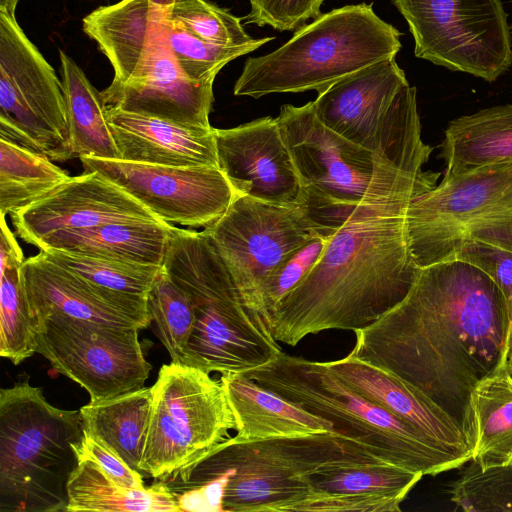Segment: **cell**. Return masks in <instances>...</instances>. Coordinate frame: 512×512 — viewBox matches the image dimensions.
I'll use <instances>...</instances> for the list:
<instances>
[{
  "mask_svg": "<svg viewBox=\"0 0 512 512\" xmlns=\"http://www.w3.org/2000/svg\"><path fill=\"white\" fill-rule=\"evenodd\" d=\"M509 332L495 283L452 259L420 268L401 302L354 331L350 354L418 388L455 420L467 441L471 392L506 361Z\"/></svg>",
  "mask_w": 512,
  "mask_h": 512,
  "instance_id": "6da1fadb",
  "label": "cell"
},
{
  "mask_svg": "<svg viewBox=\"0 0 512 512\" xmlns=\"http://www.w3.org/2000/svg\"><path fill=\"white\" fill-rule=\"evenodd\" d=\"M429 190L412 188L358 205L270 314L274 339L295 346L325 330L364 329L401 302L420 270L409 249L407 212Z\"/></svg>",
  "mask_w": 512,
  "mask_h": 512,
  "instance_id": "7a4b0ae2",
  "label": "cell"
},
{
  "mask_svg": "<svg viewBox=\"0 0 512 512\" xmlns=\"http://www.w3.org/2000/svg\"><path fill=\"white\" fill-rule=\"evenodd\" d=\"M277 119L301 183L299 203L324 227L338 229L363 202L437 185L440 174L424 170L433 149L399 160L372 152L326 127L313 101L283 105Z\"/></svg>",
  "mask_w": 512,
  "mask_h": 512,
  "instance_id": "3957f363",
  "label": "cell"
},
{
  "mask_svg": "<svg viewBox=\"0 0 512 512\" xmlns=\"http://www.w3.org/2000/svg\"><path fill=\"white\" fill-rule=\"evenodd\" d=\"M384 461L335 431L236 441L229 437L170 476H226L222 512H300L312 496L309 475L329 463Z\"/></svg>",
  "mask_w": 512,
  "mask_h": 512,
  "instance_id": "277c9868",
  "label": "cell"
},
{
  "mask_svg": "<svg viewBox=\"0 0 512 512\" xmlns=\"http://www.w3.org/2000/svg\"><path fill=\"white\" fill-rule=\"evenodd\" d=\"M163 268L188 295L195 324L186 365L208 373H243L274 359L281 348L264 319L244 303L204 231L172 224Z\"/></svg>",
  "mask_w": 512,
  "mask_h": 512,
  "instance_id": "5b68a950",
  "label": "cell"
},
{
  "mask_svg": "<svg viewBox=\"0 0 512 512\" xmlns=\"http://www.w3.org/2000/svg\"><path fill=\"white\" fill-rule=\"evenodd\" d=\"M260 386L331 422L334 430L368 448L378 458L434 476L471 460L425 437L370 402L326 364L280 352L263 366L243 372Z\"/></svg>",
  "mask_w": 512,
  "mask_h": 512,
  "instance_id": "8992f818",
  "label": "cell"
},
{
  "mask_svg": "<svg viewBox=\"0 0 512 512\" xmlns=\"http://www.w3.org/2000/svg\"><path fill=\"white\" fill-rule=\"evenodd\" d=\"M84 437L80 410L52 406L29 377L0 390V512H66Z\"/></svg>",
  "mask_w": 512,
  "mask_h": 512,
  "instance_id": "52a82bcc",
  "label": "cell"
},
{
  "mask_svg": "<svg viewBox=\"0 0 512 512\" xmlns=\"http://www.w3.org/2000/svg\"><path fill=\"white\" fill-rule=\"evenodd\" d=\"M400 32L382 20L371 4L347 5L299 27L275 51L249 57L235 82V96L318 93L369 65L395 58Z\"/></svg>",
  "mask_w": 512,
  "mask_h": 512,
  "instance_id": "ba28073f",
  "label": "cell"
},
{
  "mask_svg": "<svg viewBox=\"0 0 512 512\" xmlns=\"http://www.w3.org/2000/svg\"><path fill=\"white\" fill-rule=\"evenodd\" d=\"M406 223L420 268L452 260L473 241L512 251V163L443 177L411 203Z\"/></svg>",
  "mask_w": 512,
  "mask_h": 512,
  "instance_id": "9c48e42d",
  "label": "cell"
},
{
  "mask_svg": "<svg viewBox=\"0 0 512 512\" xmlns=\"http://www.w3.org/2000/svg\"><path fill=\"white\" fill-rule=\"evenodd\" d=\"M189 365L164 364L152 401L140 472L162 480L228 439L236 422L220 380Z\"/></svg>",
  "mask_w": 512,
  "mask_h": 512,
  "instance_id": "30bf717a",
  "label": "cell"
},
{
  "mask_svg": "<svg viewBox=\"0 0 512 512\" xmlns=\"http://www.w3.org/2000/svg\"><path fill=\"white\" fill-rule=\"evenodd\" d=\"M203 231L245 305L265 322L263 289L271 275L317 234L335 233L322 228L299 202L282 205L241 195Z\"/></svg>",
  "mask_w": 512,
  "mask_h": 512,
  "instance_id": "8fae6325",
  "label": "cell"
},
{
  "mask_svg": "<svg viewBox=\"0 0 512 512\" xmlns=\"http://www.w3.org/2000/svg\"><path fill=\"white\" fill-rule=\"evenodd\" d=\"M0 139L52 161L74 158L62 83L16 18L0 13Z\"/></svg>",
  "mask_w": 512,
  "mask_h": 512,
  "instance_id": "7c38bea8",
  "label": "cell"
},
{
  "mask_svg": "<svg viewBox=\"0 0 512 512\" xmlns=\"http://www.w3.org/2000/svg\"><path fill=\"white\" fill-rule=\"evenodd\" d=\"M408 23L417 58L496 81L512 65L501 0H391Z\"/></svg>",
  "mask_w": 512,
  "mask_h": 512,
  "instance_id": "4fadbf2b",
  "label": "cell"
},
{
  "mask_svg": "<svg viewBox=\"0 0 512 512\" xmlns=\"http://www.w3.org/2000/svg\"><path fill=\"white\" fill-rule=\"evenodd\" d=\"M36 353L53 369L82 386L90 402L140 389L152 365L138 328L118 327L61 314L32 316Z\"/></svg>",
  "mask_w": 512,
  "mask_h": 512,
  "instance_id": "5bb4252c",
  "label": "cell"
},
{
  "mask_svg": "<svg viewBox=\"0 0 512 512\" xmlns=\"http://www.w3.org/2000/svg\"><path fill=\"white\" fill-rule=\"evenodd\" d=\"M80 161L84 172L103 175L169 224L205 229L239 196L215 166H165L94 157H80Z\"/></svg>",
  "mask_w": 512,
  "mask_h": 512,
  "instance_id": "9a60e30c",
  "label": "cell"
},
{
  "mask_svg": "<svg viewBox=\"0 0 512 512\" xmlns=\"http://www.w3.org/2000/svg\"><path fill=\"white\" fill-rule=\"evenodd\" d=\"M174 0H160L147 39L124 82L101 91L105 106L191 128H211L213 82L190 80L167 39Z\"/></svg>",
  "mask_w": 512,
  "mask_h": 512,
  "instance_id": "2e32d148",
  "label": "cell"
},
{
  "mask_svg": "<svg viewBox=\"0 0 512 512\" xmlns=\"http://www.w3.org/2000/svg\"><path fill=\"white\" fill-rule=\"evenodd\" d=\"M10 217L17 236L35 247L62 231L118 222L161 221L124 189L97 172L70 177Z\"/></svg>",
  "mask_w": 512,
  "mask_h": 512,
  "instance_id": "e0dca14e",
  "label": "cell"
},
{
  "mask_svg": "<svg viewBox=\"0 0 512 512\" xmlns=\"http://www.w3.org/2000/svg\"><path fill=\"white\" fill-rule=\"evenodd\" d=\"M218 166L238 195L293 205L301 183L277 117L215 129Z\"/></svg>",
  "mask_w": 512,
  "mask_h": 512,
  "instance_id": "ac0fdd59",
  "label": "cell"
},
{
  "mask_svg": "<svg viewBox=\"0 0 512 512\" xmlns=\"http://www.w3.org/2000/svg\"><path fill=\"white\" fill-rule=\"evenodd\" d=\"M20 276L32 316L61 314L138 329L151 323L146 296L94 285L51 260L42 250L25 259L20 267Z\"/></svg>",
  "mask_w": 512,
  "mask_h": 512,
  "instance_id": "d6986e66",
  "label": "cell"
},
{
  "mask_svg": "<svg viewBox=\"0 0 512 512\" xmlns=\"http://www.w3.org/2000/svg\"><path fill=\"white\" fill-rule=\"evenodd\" d=\"M409 84L395 58L354 72L318 93V119L351 142L380 153L385 122L394 98ZM381 154V153H380Z\"/></svg>",
  "mask_w": 512,
  "mask_h": 512,
  "instance_id": "ffe728a7",
  "label": "cell"
},
{
  "mask_svg": "<svg viewBox=\"0 0 512 512\" xmlns=\"http://www.w3.org/2000/svg\"><path fill=\"white\" fill-rule=\"evenodd\" d=\"M423 476L385 461L329 463L309 475L305 512H399Z\"/></svg>",
  "mask_w": 512,
  "mask_h": 512,
  "instance_id": "44dd1931",
  "label": "cell"
},
{
  "mask_svg": "<svg viewBox=\"0 0 512 512\" xmlns=\"http://www.w3.org/2000/svg\"><path fill=\"white\" fill-rule=\"evenodd\" d=\"M326 364L355 392L393 414L425 437L471 456L461 427L412 384L350 353Z\"/></svg>",
  "mask_w": 512,
  "mask_h": 512,
  "instance_id": "7402d4cb",
  "label": "cell"
},
{
  "mask_svg": "<svg viewBox=\"0 0 512 512\" xmlns=\"http://www.w3.org/2000/svg\"><path fill=\"white\" fill-rule=\"evenodd\" d=\"M119 159L165 166H218L215 128H191L106 106Z\"/></svg>",
  "mask_w": 512,
  "mask_h": 512,
  "instance_id": "603a6c76",
  "label": "cell"
},
{
  "mask_svg": "<svg viewBox=\"0 0 512 512\" xmlns=\"http://www.w3.org/2000/svg\"><path fill=\"white\" fill-rule=\"evenodd\" d=\"M220 381L235 418L236 441L335 431L330 421L260 386L243 373L222 374Z\"/></svg>",
  "mask_w": 512,
  "mask_h": 512,
  "instance_id": "cb8c5ba5",
  "label": "cell"
},
{
  "mask_svg": "<svg viewBox=\"0 0 512 512\" xmlns=\"http://www.w3.org/2000/svg\"><path fill=\"white\" fill-rule=\"evenodd\" d=\"M169 223L138 221L109 223L89 229L50 235L36 248L59 249L82 255L161 267L164 262Z\"/></svg>",
  "mask_w": 512,
  "mask_h": 512,
  "instance_id": "d4e9b609",
  "label": "cell"
},
{
  "mask_svg": "<svg viewBox=\"0 0 512 512\" xmlns=\"http://www.w3.org/2000/svg\"><path fill=\"white\" fill-rule=\"evenodd\" d=\"M468 445L481 470L512 465V375L506 361L473 388Z\"/></svg>",
  "mask_w": 512,
  "mask_h": 512,
  "instance_id": "484cf974",
  "label": "cell"
},
{
  "mask_svg": "<svg viewBox=\"0 0 512 512\" xmlns=\"http://www.w3.org/2000/svg\"><path fill=\"white\" fill-rule=\"evenodd\" d=\"M440 156L445 162L444 177L512 163V104L452 120L445 130Z\"/></svg>",
  "mask_w": 512,
  "mask_h": 512,
  "instance_id": "4316f807",
  "label": "cell"
},
{
  "mask_svg": "<svg viewBox=\"0 0 512 512\" xmlns=\"http://www.w3.org/2000/svg\"><path fill=\"white\" fill-rule=\"evenodd\" d=\"M77 454L79 462L67 486L66 512H179L162 480L147 488H126L115 483L91 458L78 451Z\"/></svg>",
  "mask_w": 512,
  "mask_h": 512,
  "instance_id": "83f0119b",
  "label": "cell"
},
{
  "mask_svg": "<svg viewBox=\"0 0 512 512\" xmlns=\"http://www.w3.org/2000/svg\"><path fill=\"white\" fill-rule=\"evenodd\" d=\"M59 56L74 157L119 159L101 92L91 84L83 70L63 50H59Z\"/></svg>",
  "mask_w": 512,
  "mask_h": 512,
  "instance_id": "f1b7e54d",
  "label": "cell"
},
{
  "mask_svg": "<svg viewBox=\"0 0 512 512\" xmlns=\"http://www.w3.org/2000/svg\"><path fill=\"white\" fill-rule=\"evenodd\" d=\"M151 387L89 402L79 410L84 429L103 440L140 472L151 412ZM141 473V472H140Z\"/></svg>",
  "mask_w": 512,
  "mask_h": 512,
  "instance_id": "f546056e",
  "label": "cell"
},
{
  "mask_svg": "<svg viewBox=\"0 0 512 512\" xmlns=\"http://www.w3.org/2000/svg\"><path fill=\"white\" fill-rule=\"evenodd\" d=\"M47 156L0 139V212H17L67 181Z\"/></svg>",
  "mask_w": 512,
  "mask_h": 512,
  "instance_id": "4dcf8cb0",
  "label": "cell"
},
{
  "mask_svg": "<svg viewBox=\"0 0 512 512\" xmlns=\"http://www.w3.org/2000/svg\"><path fill=\"white\" fill-rule=\"evenodd\" d=\"M147 307L158 337L172 362L186 365L187 346L195 324L188 295L172 280L163 266L147 294Z\"/></svg>",
  "mask_w": 512,
  "mask_h": 512,
  "instance_id": "1f68e13d",
  "label": "cell"
},
{
  "mask_svg": "<svg viewBox=\"0 0 512 512\" xmlns=\"http://www.w3.org/2000/svg\"><path fill=\"white\" fill-rule=\"evenodd\" d=\"M42 251L54 262L94 285L146 297L162 267L92 257L59 249Z\"/></svg>",
  "mask_w": 512,
  "mask_h": 512,
  "instance_id": "d6a6232c",
  "label": "cell"
},
{
  "mask_svg": "<svg viewBox=\"0 0 512 512\" xmlns=\"http://www.w3.org/2000/svg\"><path fill=\"white\" fill-rule=\"evenodd\" d=\"M36 353V339L20 268L1 271L0 355L14 365Z\"/></svg>",
  "mask_w": 512,
  "mask_h": 512,
  "instance_id": "836d02e7",
  "label": "cell"
},
{
  "mask_svg": "<svg viewBox=\"0 0 512 512\" xmlns=\"http://www.w3.org/2000/svg\"><path fill=\"white\" fill-rule=\"evenodd\" d=\"M170 19L194 36L226 47L267 43L274 37L254 39L244 30L241 21L229 11L205 0H174Z\"/></svg>",
  "mask_w": 512,
  "mask_h": 512,
  "instance_id": "e575fe53",
  "label": "cell"
},
{
  "mask_svg": "<svg viewBox=\"0 0 512 512\" xmlns=\"http://www.w3.org/2000/svg\"><path fill=\"white\" fill-rule=\"evenodd\" d=\"M449 494L466 512H512V465L481 470L472 461L450 484Z\"/></svg>",
  "mask_w": 512,
  "mask_h": 512,
  "instance_id": "d590c367",
  "label": "cell"
},
{
  "mask_svg": "<svg viewBox=\"0 0 512 512\" xmlns=\"http://www.w3.org/2000/svg\"><path fill=\"white\" fill-rule=\"evenodd\" d=\"M167 39L183 73L195 82H214L218 72L230 61L265 43L241 47H226L204 41L171 21L167 25Z\"/></svg>",
  "mask_w": 512,
  "mask_h": 512,
  "instance_id": "8d00e7d4",
  "label": "cell"
},
{
  "mask_svg": "<svg viewBox=\"0 0 512 512\" xmlns=\"http://www.w3.org/2000/svg\"><path fill=\"white\" fill-rule=\"evenodd\" d=\"M334 233L322 232L296 250L268 279L263 289L266 324L277 304L311 271Z\"/></svg>",
  "mask_w": 512,
  "mask_h": 512,
  "instance_id": "74e56055",
  "label": "cell"
},
{
  "mask_svg": "<svg viewBox=\"0 0 512 512\" xmlns=\"http://www.w3.org/2000/svg\"><path fill=\"white\" fill-rule=\"evenodd\" d=\"M324 0H249L246 24L271 26L279 31L298 29L309 19L321 15Z\"/></svg>",
  "mask_w": 512,
  "mask_h": 512,
  "instance_id": "f35d334b",
  "label": "cell"
},
{
  "mask_svg": "<svg viewBox=\"0 0 512 512\" xmlns=\"http://www.w3.org/2000/svg\"><path fill=\"white\" fill-rule=\"evenodd\" d=\"M453 259L467 262L483 271L501 292L510 327L512 325V251L488 243L466 244Z\"/></svg>",
  "mask_w": 512,
  "mask_h": 512,
  "instance_id": "ab89813d",
  "label": "cell"
},
{
  "mask_svg": "<svg viewBox=\"0 0 512 512\" xmlns=\"http://www.w3.org/2000/svg\"><path fill=\"white\" fill-rule=\"evenodd\" d=\"M76 450L95 461L118 485L133 489L144 488L143 475L132 469L114 449L96 435L84 429V437L77 444Z\"/></svg>",
  "mask_w": 512,
  "mask_h": 512,
  "instance_id": "60d3db41",
  "label": "cell"
},
{
  "mask_svg": "<svg viewBox=\"0 0 512 512\" xmlns=\"http://www.w3.org/2000/svg\"><path fill=\"white\" fill-rule=\"evenodd\" d=\"M0 228V271L9 268H20L25 261L23 251L14 233L8 227L5 216L2 215Z\"/></svg>",
  "mask_w": 512,
  "mask_h": 512,
  "instance_id": "b9f144b4",
  "label": "cell"
},
{
  "mask_svg": "<svg viewBox=\"0 0 512 512\" xmlns=\"http://www.w3.org/2000/svg\"><path fill=\"white\" fill-rule=\"evenodd\" d=\"M19 0H0V13L16 18V6Z\"/></svg>",
  "mask_w": 512,
  "mask_h": 512,
  "instance_id": "7bdbcfd3",
  "label": "cell"
},
{
  "mask_svg": "<svg viewBox=\"0 0 512 512\" xmlns=\"http://www.w3.org/2000/svg\"><path fill=\"white\" fill-rule=\"evenodd\" d=\"M506 365L508 371L512 375V325L510 327L508 342H507V353H506Z\"/></svg>",
  "mask_w": 512,
  "mask_h": 512,
  "instance_id": "ee69618b",
  "label": "cell"
}]
</instances>
